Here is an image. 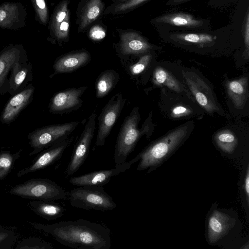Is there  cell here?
<instances>
[{
    "mask_svg": "<svg viewBox=\"0 0 249 249\" xmlns=\"http://www.w3.org/2000/svg\"><path fill=\"white\" fill-rule=\"evenodd\" d=\"M28 205L36 214L49 220L61 217L65 212L63 207L53 201L35 200L29 201Z\"/></svg>",
    "mask_w": 249,
    "mask_h": 249,
    "instance_id": "24",
    "label": "cell"
},
{
    "mask_svg": "<svg viewBox=\"0 0 249 249\" xmlns=\"http://www.w3.org/2000/svg\"><path fill=\"white\" fill-rule=\"evenodd\" d=\"M78 124V122L46 125L28 133V144L33 148L30 156L38 154L54 144L67 139Z\"/></svg>",
    "mask_w": 249,
    "mask_h": 249,
    "instance_id": "6",
    "label": "cell"
},
{
    "mask_svg": "<svg viewBox=\"0 0 249 249\" xmlns=\"http://www.w3.org/2000/svg\"><path fill=\"white\" fill-rule=\"evenodd\" d=\"M126 0H112V1L113 3H117L123 2Z\"/></svg>",
    "mask_w": 249,
    "mask_h": 249,
    "instance_id": "41",
    "label": "cell"
},
{
    "mask_svg": "<svg viewBox=\"0 0 249 249\" xmlns=\"http://www.w3.org/2000/svg\"><path fill=\"white\" fill-rule=\"evenodd\" d=\"M90 58L89 53L85 49L78 50L63 54L55 60L53 66L54 71L50 77L58 74L73 71L88 64Z\"/></svg>",
    "mask_w": 249,
    "mask_h": 249,
    "instance_id": "18",
    "label": "cell"
},
{
    "mask_svg": "<svg viewBox=\"0 0 249 249\" xmlns=\"http://www.w3.org/2000/svg\"><path fill=\"white\" fill-rule=\"evenodd\" d=\"M22 151L20 148L15 153L7 150L0 152V180L4 179L10 173Z\"/></svg>",
    "mask_w": 249,
    "mask_h": 249,
    "instance_id": "29",
    "label": "cell"
},
{
    "mask_svg": "<svg viewBox=\"0 0 249 249\" xmlns=\"http://www.w3.org/2000/svg\"><path fill=\"white\" fill-rule=\"evenodd\" d=\"M182 74L191 94L204 110L211 114L216 113L226 116L212 89L202 77L191 70H183Z\"/></svg>",
    "mask_w": 249,
    "mask_h": 249,
    "instance_id": "7",
    "label": "cell"
},
{
    "mask_svg": "<svg viewBox=\"0 0 249 249\" xmlns=\"http://www.w3.org/2000/svg\"><path fill=\"white\" fill-rule=\"evenodd\" d=\"M35 87L30 83L21 91L12 95L6 104L0 116L3 124H10L32 102Z\"/></svg>",
    "mask_w": 249,
    "mask_h": 249,
    "instance_id": "13",
    "label": "cell"
},
{
    "mask_svg": "<svg viewBox=\"0 0 249 249\" xmlns=\"http://www.w3.org/2000/svg\"><path fill=\"white\" fill-rule=\"evenodd\" d=\"M235 220L218 210L212 213L208 220V237L211 243H215L226 235L234 226Z\"/></svg>",
    "mask_w": 249,
    "mask_h": 249,
    "instance_id": "19",
    "label": "cell"
},
{
    "mask_svg": "<svg viewBox=\"0 0 249 249\" xmlns=\"http://www.w3.org/2000/svg\"><path fill=\"white\" fill-rule=\"evenodd\" d=\"M71 206L86 210L111 211L117 205L113 198L105 191L103 186H80L69 192Z\"/></svg>",
    "mask_w": 249,
    "mask_h": 249,
    "instance_id": "5",
    "label": "cell"
},
{
    "mask_svg": "<svg viewBox=\"0 0 249 249\" xmlns=\"http://www.w3.org/2000/svg\"><path fill=\"white\" fill-rule=\"evenodd\" d=\"M148 0H127L124 2L114 3H112L105 10V15H119L128 13Z\"/></svg>",
    "mask_w": 249,
    "mask_h": 249,
    "instance_id": "30",
    "label": "cell"
},
{
    "mask_svg": "<svg viewBox=\"0 0 249 249\" xmlns=\"http://www.w3.org/2000/svg\"><path fill=\"white\" fill-rule=\"evenodd\" d=\"M193 123L190 122L182 124L153 142L129 162L132 165L140 160L138 170L148 169V173L153 171L164 162L183 143L193 129Z\"/></svg>",
    "mask_w": 249,
    "mask_h": 249,
    "instance_id": "2",
    "label": "cell"
},
{
    "mask_svg": "<svg viewBox=\"0 0 249 249\" xmlns=\"http://www.w3.org/2000/svg\"><path fill=\"white\" fill-rule=\"evenodd\" d=\"M105 9L103 0H80L76 11L77 33L86 30L101 17Z\"/></svg>",
    "mask_w": 249,
    "mask_h": 249,
    "instance_id": "17",
    "label": "cell"
},
{
    "mask_svg": "<svg viewBox=\"0 0 249 249\" xmlns=\"http://www.w3.org/2000/svg\"><path fill=\"white\" fill-rule=\"evenodd\" d=\"M70 3V0H62L54 8L48 22V41L53 37L57 28L70 11L69 7Z\"/></svg>",
    "mask_w": 249,
    "mask_h": 249,
    "instance_id": "26",
    "label": "cell"
},
{
    "mask_svg": "<svg viewBox=\"0 0 249 249\" xmlns=\"http://www.w3.org/2000/svg\"><path fill=\"white\" fill-rule=\"evenodd\" d=\"M141 120L139 107H134L124 119L118 133L115 145L114 159L116 164L126 161L140 138L143 135L148 138L150 132V123L147 119L141 128L138 124Z\"/></svg>",
    "mask_w": 249,
    "mask_h": 249,
    "instance_id": "3",
    "label": "cell"
},
{
    "mask_svg": "<svg viewBox=\"0 0 249 249\" xmlns=\"http://www.w3.org/2000/svg\"><path fill=\"white\" fill-rule=\"evenodd\" d=\"M33 80L31 62H18L14 66L9 78L8 91L11 96L23 90Z\"/></svg>",
    "mask_w": 249,
    "mask_h": 249,
    "instance_id": "20",
    "label": "cell"
},
{
    "mask_svg": "<svg viewBox=\"0 0 249 249\" xmlns=\"http://www.w3.org/2000/svg\"><path fill=\"white\" fill-rule=\"evenodd\" d=\"M27 12L20 2L6 1L0 5V28L18 30L26 25Z\"/></svg>",
    "mask_w": 249,
    "mask_h": 249,
    "instance_id": "16",
    "label": "cell"
},
{
    "mask_svg": "<svg viewBox=\"0 0 249 249\" xmlns=\"http://www.w3.org/2000/svg\"><path fill=\"white\" fill-rule=\"evenodd\" d=\"M125 103V99L121 93H118L113 96L103 108L98 118L97 146L105 144L106 139L119 118Z\"/></svg>",
    "mask_w": 249,
    "mask_h": 249,
    "instance_id": "8",
    "label": "cell"
},
{
    "mask_svg": "<svg viewBox=\"0 0 249 249\" xmlns=\"http://www.w3.org/2000/svg\"><path fill=\"white\" fill-rule=\"evenodd\" d=\"M107 33V30L104 26L99 24H96L90 27L88 36L93 41H100L105 38Z\"/></svg>",
    "mask_w": 249,
    "mask_h": 249,
    "instance_id": "36",
    "label": "cell"
},
{
    "mask_svg": "<svg viewBox=\"0 0 249 249\" xmlns=\"http://www.w3.org/2000/svg\"><path fill=\"white\" fill-rule=\"evenodd\" d=\"M87 89L85 86L70 88L56 93L49 103V112L63 114L78 109L83 103L81 97Z\"/></svg>",
    "mask_w": 249,
    "mask_h": 249,
    "instance_id": "12",
    "label": "cell"
},
{
    "mask_svg": "<svg viewBox=\"0 0 249 249\" xmlns=\"http://www.w3.org/2000/svg\"><path fill=\"white\" fill-rule=\"evenodd\" d=\"M193 113L192 110L187 106L180 105L173 107L171 110V116L174 118L187 117Z\"/></svg>",
    "mask_w": 249,
    "mask_h": 249,
    "instance_id": "37",
    "label": "cell"
},
{
    "mask_svg": "<svg viewBox=\"0 0 249 249\" xmlns=\"http://www.w3.org/2000/svg\"><path fill=\"white\" fill-rule=\"evenodd\" d=\"M154 21L157 23L189 28H198L206 23V20L196 18L191 15L181 12L164 14L156 18Z\"/></svg>",
    "mask_w": 249,
    "mask_h": 249,
    "instance_id": "21",
    "label": "cell"
},
{
    "mask_svg": "<svg viewBox=\"0 0 249 249\" xmlns=\"http://www.w3.org/2000/svg\"><path fill=\"white\" fill-rule=\"evenodd\" d=\"M188 0H170L168 2V4L171 5H177L184 3Z\"/></svg>",
    "mask_w": 249,
    "mask_h": 249,
    "instance_id": "40",
    "label": "cell"
},
{
    "mask_svg": "<svg viewBox=\"0 0 249 249\" xmlns=\"http://www.w3.org/2000/svg\"><path fill=\"white\" fill-rule=\"evenodd\" d=\"M36 230L51 235L65 246L74 249H110L111 231L107 226L84 219L51 224L30 222Z\"/></svg>",
    "mask_w": 249,
    "mask_h": 249,
    "instance_id": "1",
    "label": "cell"
},
{
    "mask_svg": "<svg viewBox=\"0 0 249 249\" xmlns=\"http://www.w3.org/2000/svg\"><path fill=\"white\" fill-rule=\"evenodd\" d=\"M17 239L14 231L0 226V249H12Z\"/></svg>",
    "mask_w": 249,
    "mask_h": 249,
    "instance_id": "34",
    "label": "cell"
},
{
    "mask_svg": "<svg viewBox=\"0 0 249 249\" xmlns=\"http://www.w3.org/2000/svg\"><path fill=\"white\" fill-rule=\"evenodd\" d=\"M8 193L24 198L45 201L68 200L69 192L47 178H30L12 187Z\"/></svg>",
    "mask_w": 249,
    "mask_h": 249,
    "instance_id": "4",
    "label": "cell"
},
{
    "mask_svg": "<svg viewBox=\"0 0 249 249\" xmlns=\"http://www.w3.org/2000/svg\"><path fill=\"white\" fill-rule=\"evenodd\" d=\"M119 77V73L114 70L102 72L95 83L96 97L100 98L108 94L115 87Z\"/></svg>",
    "mask_w": 249,
    "mask_h": 249,
    "instance_id": "25",
    "label": "cell"
},
{
    "mask_svg": "<svg viewBox=\"0 0 249 249\" xmlns=\"http://www.w3.org/2000/svg\"><path fill=\"white\" fill-rule=\"evenodd\" d=\"M245 23L244 24V40L245 45L247 52L249 46V14L248 10L246 14Z\"/></svg>",
    "mask_w": 249,
    "mask_h": 249,
    "instance_id": "38",
    "label": "cell"
},
{
    "mask_svg": "<svg viewBox=\"0 0 249 249\" xmlns=\"http://www.w3.org/2000/svg\"><path fill=\"white\" fill-rule=\"evenodd\" d=\"M226 90L234 107L242 109L248 99V79L243 76L240 79L228 81L226 83Z\"/></svg>",
    "mask_w": 249,
    "mask_h": 249,
    "instance_id": "22",
    "label": "cell"
},
{
    "mask_svg": "<svg viewBox=\"0 0 249 249\" xmlns=\"http://www.w3.org/2000/svg\"><path fill=\"white\" fill-rule=\"evenodd\" d=\"M70 11L57 28L53 37L49 41L52 44H57L61 46L67 42L70 38Z\"/></svg>",
    "mask_w": 249,
    "mask_h": 249,
    "instance_id": "31",
    "label": "cell"
},
{
    "mask_svg": "<svg viewBox=\"0 0 249 249\" xmlns=\"http://www.w3.org/2000/svg\"><path fill=\"white\" fill-rule=\"evenodd\" d=\"M53 245L41 238L31 237L23 239L17 244L16 249H52Z\"/></svg>",
    "mask_w": 249,
    "mask_h": 249,
    "instance_id": "33",
    "label": "cell"
},
{
    "mask_svg": "<svg viewBox=\"0 0 249 249\" xmlns=\"http://www.w3.org/2000/svg\"><path fill=\"white\" fill-rule=\"evenodd\" d=\"M153 82L157 86H165L178 93H184L193 100L192 94L175 76L160 66L157 67L153 72Z\"/></svg>",
    "mask_w": 249,
    "mask_h": 249,
    "instance_id": "23",
    "label": "cell"
},
{
    "mask_svg": "<svg viewBox=\"0 0 249 249\" xmlns=\"http://www.w3.org/2000/svg\"><path fill=\"white\" fill-rule=\"evenodd\" d=\"M116 30L119 36L117 47L123 55H143L152 50L153 45L138 31L118 28Z\"/></svg>",
    "mask_w": 249,
    "mask_h": 249,
    "instance_id": "11",
    "label": "cell"
},
{
    "mask_svg": "<svg viewBox=\"0 0 249 249\" xmlns=\"http://www.w3.org/2000/svg\"><path fill=\"white\" fill-rule=\"evenodd\" d=\"M96 113L93 111L88 118L84 129L76 143L70 161L66 169L68 176L73 175L81 167L86 160L94 136Z\"/></svg>",
    "mask_w": 249,
    "mask_h": 249,
    "instance_id": "9",
    "label": "cell"
},
{
    "mask_svg": "<svg viewBox=\"0 0 249 249\" xmlns=\"http://www.w3.org/2000/svg\"><path fill=\"white\" fill-rule=\"evenodd\" d=\"M131 163L124 162L115 165V167L110 169L101 170L92 172L86 174L70 178V183L78 187L87 186H103L111 180L112 177L117 176L130 168Z\"/></svg>",
    "mask_w": 249,
    "mask_h": 249,
    "instance_id": "15",
    "label": "cell"
},
{
    "mask_svg": "<svg viewBox=\"0 0 249 249\" xmlns=\"http://www.w3.org/2000/svg\"><path fill=\"white\" fill-rule=\"evenodd\" d=\"M152 57L150 53L142 55L136 63L129 67L130 73L137 75L143 72L150 64Z\"/></svg>",
    "mask_w": 249,
    "mask_h": 249,
    "instance_id": "35",
    "label": "cell"
},
{
    "mask_svg": "<svg viewBox=\"0 0 249 249\" xmlns=\"http://www.w3.org/2000/svg\"><path fill=\"white\" fill-rule=\"evenodd\" d=\"M171 37L177 42L194 44L202 47L213 43L216 38V36L204 33H178L172 35Z\"/></svg>",
    "mask_w": 249,
    "mask_h": 249,
    "instance_id": "27",
    "label": "cell"
},
{
    "mask_svg": "<svg viewBox=\"0 0 249 249\" xmlns=\"http://www.w3.org/2000/svg\"><path fill=\"white\" fill-rule=\"evenodd\" d=\"M217 146L228 154H232L238 144V140L230 130L225 129L218 132L214 136Z\"/></svg>",
    "mask_w": 249,
    "mask_h": 249,
    "instance_id": "28",
    "label": "cell"
},
{
    "mask_svg": "<svg viewBox=\"0 0 249 249\" xmlns=\"http://www.w3.org/2000/svg\"><path fill=\"white\" fill-rule=\"evenodd\" d=\"M69 141L67 139L59 141L40 152L32 163L22 168L17 173L18 177L45 168L59 160L68 147Z\"/></svg>",
    "mask_w": 249,
    "mask_h": 249,
    "instance_id": "14",
    "label": "cell"
},
{
    "mask_svg": "<svg viewBox=\"0 0 249 249\" xmlns=\"http://www.w3.org/2000/svg\"><path fill=\"white\" fill-rule=\"evenodd\" d=\"M35 12V20L46 26L49 20L48 7L45 0H30Z\"/></svg>",
    "mask_w": 249,
    "mask_h": 249,
    "instance_id": "32",
    "label": "cell"
},
{
    "mask_svg": "<svg viewBox=\"0 0 249 249\" xmlns=\"http://www.w3.org/2000/svg\"><path fill=\"white\" fill-rule=\"evenodd\" d=\"M244 191L247 197V201L248 204L249 201V166L248 164L246 174L244 179Z\"/></svg>",
    "mask_w": 249,
    "mask_h": 249,
    "instance_id": "39",
    "label": "cell"
},
{
    "mask_svg": "<svg viewBox=\"0 0 249 249\" xmlns=\"http://www.w3.org/2000/svg\"><path fill=\"white\" fill-rule=\"evenodd\" d=\"M28 61L22 44L11 43L0 51V96L8 91L9 78L15 64Z\"/></svg>",
    "mask_w": 249,
    "mask_h": 249,
    "instance_id": "10",
    "label": "cell"
}]
</instances>
